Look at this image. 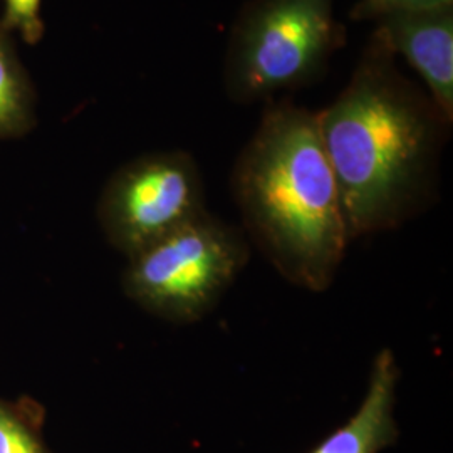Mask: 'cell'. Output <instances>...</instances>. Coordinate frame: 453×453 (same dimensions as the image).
Masks as SVG:
<instances>
[{
    "mask_svg": "<svg viewBox=\"0 0 453 453\" xmlns=\"http://www.w3.org/2000/svg\"><path fill=\"white\" fill-rule=\"evenodd\" d=\"M318 121L351 241L402 226L432 200L452 121L406 80L376 29Z\"/></svg>",
    "mask_w": 453,
    "mask_h": 453,
    "instance_id": "1",
    "label": "cell"
},
{
    "mask_svg": "<svg viewBox=\"0 0 453 453\" xmlns=\"http://www.w3.org/2000/svg\"><path fill=\"white\" fill-rule=\"evenodd\" d=\"M250 241L294 286L323 292L351 242L318 113L292 101L265 108L232 170Z\"/></svg>",
    "mask_w": 453,
    "mask_h": 453,
    "instance_id": "2",
    "label": "cell"
},
{
    "mask_svg": "<svg viewBox=\"0 0 453 453\" xmlns=\"http://www.w3.org/2000/svg\"><path fill=\"white\" fill-rule=\"evenodd\" d=\"M336 0H249L228 35L224 88L237 104L319 81L346 44Z\"/></svg>",
    "mask_w": 453,
    "mask_h": 453,
    "instance_id": "3",
    "label": "cell"
},
{
    "mask_svg": "<svg viewBox=\"0 0 453 453\" xmlns=\"http://www.w3.org/2000/svg\"><path fill=\"white\" fill-rule=\"evenodd\" d=\"M249 256L242 232L205 211L131 256L125 286L150 312L195 323L215 308Z\"/></svg>",
    "mask_w": 453,
    "mask_h": 453,
    "instance_id": "4",
    "label": "cell"
},
{
    "mask_svg": "<svg viewBox=\"0 0 453 453\" xmlns=\"http://www.w3.org/2000/svg\"><path fill=\"white\" fill-rule=\"evenodd\" d=\"M101 220L121 250L134 256L205 213V188L194 157L163 151L128 163L101 198Z\"/></svg>",
    "mask_w": 453,
    "mask_h": 453,
    "instance_id": "5",
    "label": "cell"
},
{
    "mask_svg": "<svg viewBox=\"0 0 453 453\" xmlns=\"http://www.w3.org/2000/svg\"><path fill=\"white\" fill-rule=\"evenodd\" d=\"M376 31L415 69L428 96L453 121V5L393 12L376 20Z\"/></svg>",
    "mask_w": 453,
    "mask_h": 453,
    "instance_id": "6",
    "label": "cell"
},
{
    "mask_svg": "<svg viewBox=\"0 0 453 453\" xmlns=\"http://www.w3.org/2000/svg\"><path fill=\"white\" fill-rule=\"evenodd\" d=\"M400 368L391 349L372 359L366 395L357 413L309 453H380L400 435L395 420Z\"/></svg>",
    "mask_w": 453,
    "mask_h": 453,
    "instance_id": "7",
    "label": "cell"
},
{
    "mask_svg": "<svg viewBox=\"0 0 453 453\" xmlns=\"http://www.w3.org/2000/svg\"><path fill=\"white\" fill-rule=\"evenodd\" d=\"M34 110L33 82L20 63L12 34L0 24V136L27 130Z\"/></svg>",
    "mask_w": 453,
    "mask_h": 453,
    "instance_id": "8",
    "label": "cell"
},
{
    "mask_svg": "<svg viewBox=\"0 0 453 453\" xmlns=\"http://www.w3.org/2000/svg\"><path fill=\"white\" fill-rule=\"evenodd\" d=\"M0 24L27 44H37L44 35L42 0H4Z\"/></svg>",
    "mask_w": 453,
    "mask_h": 453,
    "instance_id": "9",
    "label": "cell"
},
{
    "mask_svg": "<svg viewBox=\"0 0 453 453\" xmlns=\"http://www.w3.org/2000/svg\"><path fill=\"white\" fill-rule=\"evenodd\" d=\"M0 453H46L29 423L0 403Z\"/></svg>",
    "mask_w": 453,
    "mask_h": 453,
    "instance_id": "10",
    "label": "cell"
},
{
    "mask_svg": "<svg viewBox=\"0 0 453 453\" xmlns=\"http://www.w3.org/2000/svg\"><path fill=\"white\" fill-rule=\"evenodd\" d=\"M453 5V0H357L349 17L353 20H378L393 12L423 11Z\"/></svg>",
    "mask_w": 453,
    "mask_h": 453,
    "instance_id": "11",
    "label": "cell"
}]
</instances>
